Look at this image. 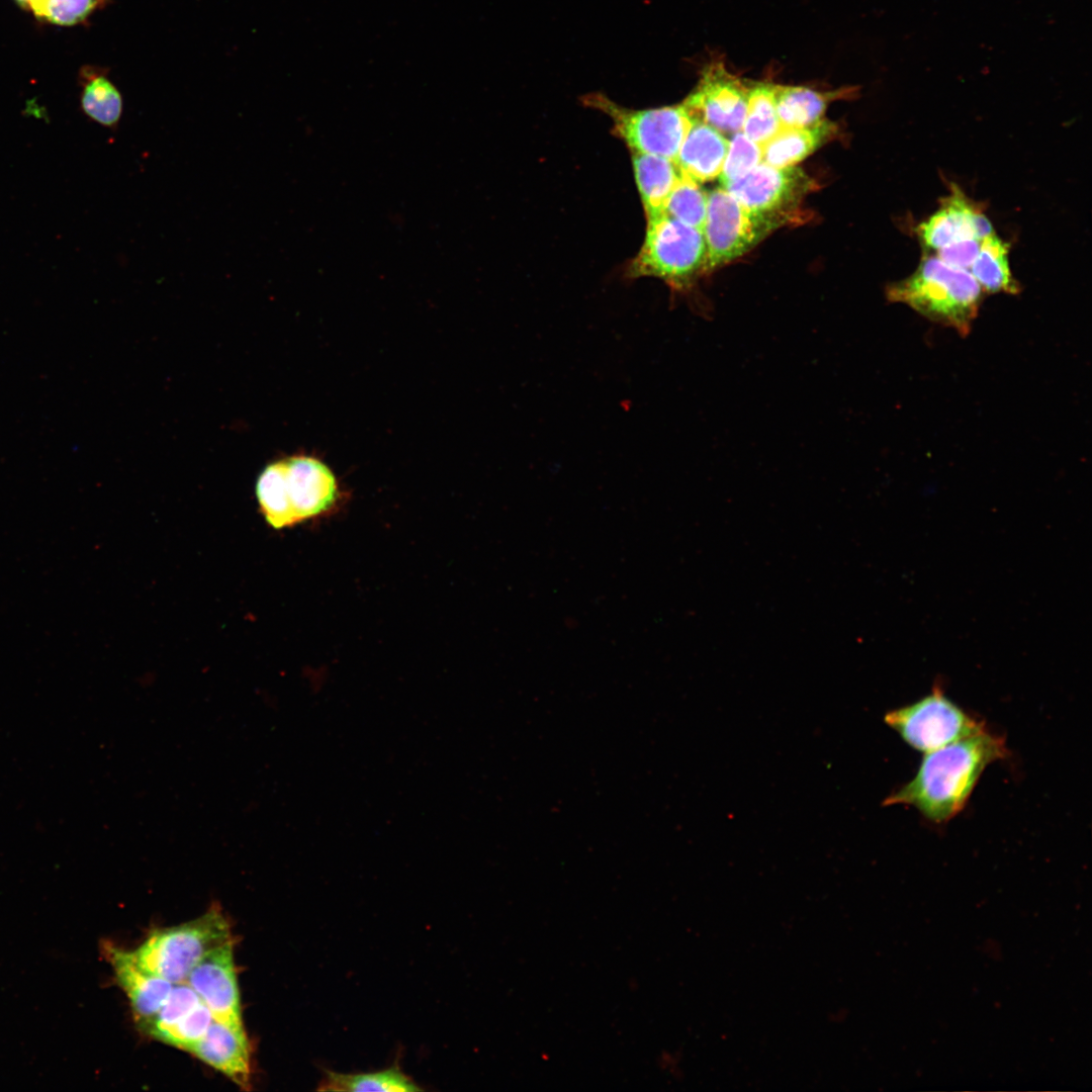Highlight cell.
Listing matches in <instances>:
<instances>
[{"label": "cell", "mask_w": 1092, "mask_h": 1092, "mask_svg": "<svg viewBox=\"0 0 1092 1092\" xmlns=\"http://www.w3.org/2000/svg\"><path fill=\"white\" fill-rule=\"evenodd\" d=\"M200 1002L199 996L188 983L173 984L160 1009L139 1026L146 1034L157 1039L162 1032L188 1014Z\"/></svg>", "instance_id": "24"}, {"label": "cell", "mask_w": 1092, "mask_h": 1092, "mask_svg": "<svg viewBox=\"0 0 1092 1092\" xmlns=\"http://www.w3.org/2000/svg\"><path fill=\"white\" fill-rule=\"evenodd\" d=\"M708 192L700 183L680 175L670 192L662 213L703 231Z\"/></svg>", "instance_id": "23"}, {"label": "cell", "mask_w": 1092, "mask_h": 1092, "mask_svg": "<svg viewBox=\"0 0 1092 1092\" xmlns=\"http://www.w3.org/2000/svg\"><path fill=\"white\" fill-rule=\"evenodd\" d=\"M841 92H820L803 86H776V108L781 127L810 125L823 118L828 104Z\"/></svg>", "instance_id": "21"}, {"label": "cell", "mask_w": 1092, "mask_h": 1092, "mask_svg": "<svg viewBox=\"0 0 1092 1092\" xmlns=\"http://www.w3.org/2000/svg\"><path fill=\"white\" fill-rule=\"evenodd\" d=\"M776 84L754 82L748 85L747 107L742 132L763 146L781 128L776 108Z\"/></svg>", "instance_id": "22"}, {"label": "cell", "mask_w": 1092, "mask_h": 1092, "mask_svg": "<svg viewBox=\"0 0 1092 1092\" xmlns=\"http://www.w3.org/2000/svg\"><path fill=\"white\" fill-rule=\"evenodd\" d=\"M1008 251V244L995 233L981 241L979 253L969 271L983 291L1007 294L1020 291L1010 270Z\"/></svg>", "instance_id": "20"}, {"label": "cell", "mask_w": 1092, "mask_h": 1092, "mask_svg": "<svg viewBox=\"0 0 1092 1092\" xmlns=\"http://www.w3.org/2000/svg\"><path fill=\"white\" fill-rule=\"evenodd\" d=\"M234 948L235 938H232L211 950L192 969L185 982L197 993L214 1020L247 1036Z\"/></svg>", "instance_id": "11"}, {"label": "cell", "mask_w": 1092, "mask_h": 1092, "mask_svg": "<svg viewBox=\"0 0 1092 1092\" xmlns=\"http://www.w3.org/2000/svg\"><path fill=\"white\" fill-rule=\"evenodd\" d=\"M232 938L229 920L218 906H212L196 919L153 930L131 951L144 969L177 984L185 982L204 957Z\"/></svg>", "instance_id": "4"}, {"label": "cell", "mask_w": 1092, "mask_h": 1092, "mask_svg": "<svg viewBox=\"0 0 1092 1092\" xmlns=\"http://www.w3.org/2000/svg\"><path fill=\"white\" fill-rule=\"evenodd\" d=\"M705 255L703 231L660 213L647 218L644 242L626 276L655 277L672 289L685 290L703 273Z\"/></svg>", "instance_id": "5"}, {"label": "cell", "mask_w": 1092, "mask_h": 1092, "mask_svg": "<svg viewBox=\"0 0 1092 1092\" xmlns=\"http://www.w3.org/2000/svg\"><path fill=\"white\" fill-rule=\"evenodd\" d=\"M213 1017L201 1001L188 1014L158 1036V1040L189 1052L205 1034Z\"/></svg>", "instance_id": "26"}, {"label": "cell", "mask_w": 1092, "mask_h": 1092, "mask_svg": "<svg viewBox=\"0 0 1092 1092\" xmlns=\"http://www.w3.org/2000/svg\"><path fill=\"white\" fill-rule=\"evenodd\" d=\"M747 92V84L716 63L704 69L699 83L682 104L693 119L723 134H733L742 130Z\"/></svg>", "instance_id": "10"}, {"label": "cell", "mask_w": 1092, "mask_h": 1092, "mask_svg": "<svg viewBox=\"0 0 1092 1092\" xmlns=\"http://www.w3.org/2000/svg\"><path fill=\"white\" fill-rule=\"evenodd\" d=\"M776 230L746 210L726 189L708 192L703 226L706 255L703 273L739 258Z\"/></svg>", "instance_id": "9"}, {"label": "cell", "mask_w": 1092, "mask_h": 1092, "mask_svg": "<svg viewBox=\"0 0 1092 1092\" xmlns=\"http://www.w3.org/2000/svg\"><path fill=\"white\" fill-rule=\"evenodd\" d=\"M728 146L722 132L694 119L674 163L681 175L702 184L719 177Z\"/></svg>", "instance_id": "15"}, {"label": "cell", "mask_w": 1092, "mask_h": 1092, "mask_svg": "<svg viewBox=\"0 0 1092 1092\" xmlns=\"http://www.w3.org/2000/svg\"><path fill=\"white\" fill-rule=\"evenodd\" d=\"M104 953L138 1023L151 1018L167 999L173 984L144 969L132 951L106 943Z\"/></svg>", "instance_id": "13"}, {"label": "cell", "mask_w": 1092, "mask_h": 1092, "mask_svg": "<svg viewBox=\"0 0 1092 1092\" xmlns=\"http://www.w3.org/2000/svg\"><path fill=\"white\" fill-rule=\"evenodd\" d=\"M762 163V146L737 131L729 141L728 151L719 175L721 186L741 177Z\"/></svg>", "instance_id": "27"}, {"label": "cell", "mask_w": 1092, "mask_h": 1092, "mask_svg": "<svg viewBox=\"0 0 1092 1092\" xmlns=\"http://www.w3.org/2000/svg\"><path fill=\"white\" fill-rule=\"evenodd\" d=\"M106 0H32L28 9L50 23L72 26L84 22Z\"/></svg>", "instance_id": "25"}, {"label": "cell", "mask_w": 1092, "mask_h": 1092, "mask_svg": "<svg viewBox=\"0 0 1092 1092\" xmlns=\"http://www.w3.org/2000/svg\"><path fill=\"white\" fill-rule=\"evenodd\" d=\"M81 108L91 120L116 130L123 111L122 96L104 70L85 66L79 75Z\"/></svg>", "instance_id": "19"}, {"label": "cell", "mask_w": 1092, "mask_h": 1092, "mask_svg": "<svg viewBox=\"0 0 1092 1092\" xmlns=\"http://www.w3.org/2000/svg\"><path fill=\"white\" fill-rule=\"evenodd\" d=\"M259 508L279 530L330 511L339 498L331 469L310 456H293L269 464L256 483Z\"/></svg>", "instance_id": "2"}, {"label": "cell", "mask_w": 1092, "mask_h": 1092, "mask_svg": "<svg viewBox=\"0 0 1092 1092\" xmlns=\"http://www.w3.org/2000/svg\"><path fill=\"white\" fill-rule=\"evenodd\" d=\"M836 131V124L825 118L806 126L781 127L762 146V163L775 168L795 166L833 139Z\"/></svg>", "instance_id": "16"}, {"label": "cell", "mask_w": 1092, "mask_h": 1092, "mask_svg": "<svg viewBox=\"0 0 1092 1092\" xmlns=\"http://www.w3.org/2000/svg\"><path fill=\"white\" fill-rule=\"evenodd\" d=\"M923 247L930 252L960 241L994 234L988 217L959 190H953L940 207L917 229Z\"/></svg>", "instance_id": "12"}, {"label": "cell", "mask_w": 1092, "mask_h": 1092, "mask_svg": "<svg viewBox=\"0 0 1092 1092\" xmlns=\"http://www.w3.org/2000/svg\"><path fill=\"white\" fill-rule=\"evenodd\" d=\"M1007 754L1003 737L983 727L925 753L915 776L883 805L912 806L929 821L945 823L963 810L985 768Z\"/></svg>", "instance_id": "1"}, {"label": "cell", "mask_w": 1092, "mask_h": 1092, "mask_svg": "<svg viewBox=\"0 0 1092 1092\" xmlns=\"http://www.w3.org/2000/svg\"><path fill=\"white\" fill-rule=\"evenodd\" d=\"M189 1053L219 1071L241 1089H251V1046L247 1036L213 1020Z\"/></svg>", "instance_id": "14"}, {"label": "cell", "mask_w": 1092, "mask_h": 1092, "mask_svg": "<svg viewBox=\"0 0 1092 1092\" xmlns=\"http://www.w3.org/2000/svg\"><path fill=\"white\" fill-rule=\"evenodd\" d=\"M322 1071L323 1075L316 1088L318 1091L416 1092L424 1090L402 1071L398 1057L389 1067L373 1072L342 1073L328 1068H323Z\"/></svg>", "instance_id": "18"}, {"label": "cell", "mask_w": 1092, "mask_h": 1092, "mask_svg": "<svg viewBox=\"0 0 1092 1092\" xmlns=\"http://www.w3.org/2000/svg\"><path fill=\"white\" fill-rule=\"evenodd\" d=\"M982 292L970 271L949 266L935 254L925 255L912 275L890 284L886 290L890 301L904 303L962 337L971 332Z\"/></svg>", "instance_id": "3"}, {"label": "cell", "mask_w": 1092, "mask_h": 1092, "mask_svg": "<svg viewBox=\"0 0 1092 1092\" xmlns=\"http://www.w3.org/2000/svg\"><path fill=\"white\" fill-rule=\"evenodd\" d=\"M980 246L981 240H964L940 249L935 255L949 266L969 271L979 253Z\"/></svg>", "instance_id": "28"}, {"label": "cell", "mask_w": 1092, "mask_h": 1092, "mask_svg": "<svg viewBox=\"0 0 1092 1092\" xmlns=\"http://www.w3.org/2000/svg\"><path fill=\"white\" fill-rule=\"evenodd\" d=\"M15 1H16V3H17L18 5H20L21 7L25 8V9H28V7H29V4H30V2H31L32 0H15Z\"/></svg>", "instance_id": "29"}, {"label": "cell", "mask_w": 1092, "mask_h": 1092, "mask_svg": "<svg viewBox=\"0 0 1092 1092\" xmlns=\"http://www.w3.org/2000/svg\"><path fill=\"white\" fill-rule=\"evenodd\" d=\"M584 105L607 114L617 136L632 153L648 154L675 160L689 132L693 118L684 104L649 109H629L601 93L582 97Z\"/></svg>", "instance_id": "6"}, {"label": "cell", "mask_w": 1092, "mask_h": 1092, "mask_svg": "<svg viewBox=\"0 0 1092 1092\" xmlns=\"http://www.w3.org/2000/svg\"><path fill=\"white\" fill-rule=\"evenodd\" d=\"M721 187L750 213L778 229L801 219L800 205L817 183L799 167L760 163Z\"/></svg>", "instance_id": "7"}, {"label": "cell", "mask_w": 1092, "mask_h": 1092, "mask_svg": "<svg viewBox=\"0 0 1092 1092\" xmlns=\"http://www.w3.org/2000/svg\"><path fill=\"white\" fill-rule=\"evenodd\" d=\"M884 720L909 746L924 753L984 727L945 697L939 688L910 705L888 712Z\"/></svg>", "instance_id": "8"}, {"label": "cell", "mask_w": 1092, "mask_h": 1092, "mask_svg": "<svg viewBox=\"0 0 1092 1092\" xmlns=\"http://www.w3.org/2000/svg\"><path fill=\"white\" fill-rule=\"evenodd\" d=\"M636 184L646 217L663 211L664 204L680 177L673 160L648 154L632 153Z\"/></svg>", "instance_id": "17"}]
</instances>
